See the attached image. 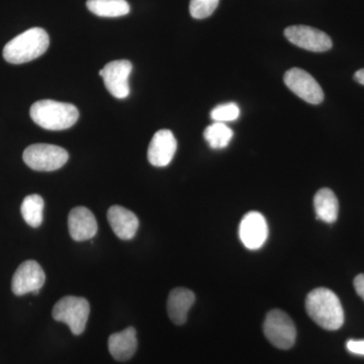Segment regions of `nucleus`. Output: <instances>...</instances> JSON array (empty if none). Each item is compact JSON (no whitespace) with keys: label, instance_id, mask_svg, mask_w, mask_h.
<instances>
[{"label":"nucleus","instance_id":"22","mask_svg":"<svg viewBox=\"0 0 364 364\" xmlns=\"http://www.w3.org/2000/svg\"><path fill=\"white\" fill-rule=\"evenodd\" d=\"M240 116V109L236 104H224L218 105L212 112H210V117L215 122L219 123L226 124L228 122L236 121Z\"/></svg>","mask_w":364,"mask_h":364},{"label":"nucleus","instance_id":"10","mask_svg":"<svg viewBox=\"0 0 364 364\" xmlns=\"http://www.w3.org/2000/svg\"><path fill=\"white\" fill-rule=\"evenodd\" d=\"M102 79L107 90L112 97L124 100L130 95V78L131 72L133 70V65L128 60H117L109 62L105 68Z\"/></svg>","mask_w":364,"mask_h":364},{"label":"nucleus","instance_id":"1","mask_svg":"<svg viewBox=\"0 0 364 364\" xmlns=\"http://www.w3.org/2000/svg\"><path fill=\"white\" fill-rule=\"evenodd\" d=\"M306 310L316 324L328 331L338 330L344 324V311L334 291L318 287L308 294Z\"/></svg>","mask_w":364,"mask_h":364},{"label":"nucleus","instance_id":"23","mask_svg":"<svg viewBox=\"0 0 364 364\" xmlns=\"http://www.w3.org/2000/svg\"><path fill=\"white\" fill-rule=\"evenodd\" d=\"M346 346L351 353L364 355V340H349Z\"/></svg>","mask_w":364,"mask_h":364},{"label":"nucleus","instance_id":"16","mask_svg":"<svg viewBox=\"0 0 364 364\" xmlns=\"http://www.w3.org/2000/svg\"><path fill=\"white\" fill-rule=\"evenodd\" d=\"M136 346V332L133 327L114 333L109 338V353L117 361H127L133 358Z\"/></svg>","mask_w":364,"mask_h":364},{"label":"nucleus","instance_id":"9","mask_svg":"<svg viewBox=\"0 0 364 364\" xmlns=\"http://www.w3.org/2000/svg\"><path fill=\"white\" fill-rule=\"evenodd\" d=\"M45 280V272L39 263L35 260H26L14 272L11 289L16 296L28 293L38 294L44 286Z\"/></svg>","mask_w":364,"mask_h":364},{"label":"nucleus","instance_id":"11","mask_svg":"<svg viewBox=\"0 0 364 364\" xmlns=\"http://www.w3.org/2000/svg\"><path fill=\"white\" fill-rule=\"evenodd\" d=\"M239 237L249 250H258L262 247L268 238V225L263 215L250 212L244 215L239 226Z\"/></svg>","mask_w":364,"mask_h":364},{"label":"nucleus","instance_id":"25","mask_svg":"<svg viewBox=\"0 0 364 364\" xmlns=\"http://www.w3.org/2000/svg\"><path fill=\"white\" fill-rule=\"evenodd\" d=\"M354 79H355V81H358V83H360V85H364V68L355 72Z\"/></svg>","mask_w":364,"mask_h":364},{"label":"nucleus","instance_id":"8","mask_svg":"<svg viewBox=\"0 0 364 364\" xmlns=\"http://www.w3.org/2000/svg\"><path fill=\"white\" fill-rule=\"evenodd\" d=\"M284 36L294 45L311 52H326L333 45L327 33L308 26H289L284 31Z\"/></svg>","mask_w":364,"mask_h":364},{"label":"nucleus","instance_id":"7","mask_svg":"<svg viewBox=\"0 0 364 364\" xmlns=\"http://www.w3.org/2000/svg\"><path fill=\"white\" fill-rule=\"evenodd\" d=\"M284 83L294 95L311 105H318L324 100L322 87L310 73L303 69H289L284 74Z\"/></svg>","mask_w":364,"mask_h":364},{"label":"nucleus","instance_id":"19","mask_svg":"<svg viewBox=\"0 0 364 364\" xmlns=\"http://www.w3.org/2000/svg\"><path fill=\"white\" fill-rule=\"evenodd\" d=\"M44 207L45 203L42 196L39 195L26 196L21 203V212L28 226L38 228L42 225Z\"/></svg>","mask_w":364,"mask_h":364},{"label":"nucleus","instance_id":"24","mask_svg":"<svg viewBox=\"0 0 364 364\" xmlns=\"http://www.w3.org/2000/svg\"><path fill=\"white\" fill-rule=\"evenodd\" d=\"M353 284L356 293H358V296L364 301V273H361V274L355 277Z\"/></svg>","mask_w":364,"mask_h":364},{"label":"nucleus","instance_id":"20","mask_svg":"<svg viewBox=\"0 0 364 364\" xmlns=\"http://www.w3.org/2000/svg\"><path fill=\"white\" fill-rule=\"evenodd\" d=\"M233 131L226 124L215 122L214 124L207 127L203 133L205 141L213 149H223L226 148L233 138Z\"/></svg>","mask_w":364,"mask_h":364},{"label":"nucleus","instance_id":"15","mask_svg":"<svg viewBox=\"0 0 364 364\" xmlns=\"http://www.w3.org/2000/svg\"><path fill=\"white\" fill-rule=\"evenodd\" d=\"M195 301V294L191 289L184 287L172 289L167 299V312L170 320L176 325H183Z\"/></svg>","mask_w":364,"mask_h":364},{"label":"nucleus","instance_id":"6","mask_svg":"<svg viewBox=\"0 0 364 364\" xmlns=\"http://www.w3.org/2000/svg\"><path fill=\"white\" fill-rule=\"evenodd\" d=\"M263 332L268 341L277 348L287 350L296 343V328L287 313L272 310L263 323Z\"/></svg>","mask_w":364,"mask_h":364},{"label":"nucleus","instance_id":"14","mask_svg":"<svg viewBox=\"0 0 364 364\" xmlns=\"http://www.w3.org/2000/svg\"><path fill=\"white\" fill-rule=\"evenodd\" d=\"M107 220L112 231L122 240H131L138 231V217L130 210H127L121 205H112L109 208Z\"/></svg>","mask_w":364,"mask_h":364},{"label":"nucleus","instance_id":"21","mask_svg":"<svg viewBox=\"0 0 364 364\" xmlns=\"http://www.w3.org/2000/svg\"><path fill=\"white\" fill-rule=\"evenodd\" d=\"M220 0H191L189 11L196 20H203L212 16L219 4Z\"/></svg>","mask_w":364,"mask_h":364},{"label":"nucleus","instance_id":"2","mask_svg":"<svg viewBox=\"0 0 364 364\" xmlns=\"http://www.w3.org/2000/svg\"><path fill=\"white\" fill-rule=\"evenodd\" d=\"M49 35L41 28H32L9 41L4 58L11 64H23L42 56L49 48Z\"/></svg>","mask_w":364,"mask_h":364},{"label":"nucleus","instance_id":"13","mask_svg":"<svg viewBox=\"0 0 364 364\" xmlns=\"http://www.w3.org/2000/svg\"><path fill=\"white\" fill-rule=\"evenodd\" d=\"M68 229L74 241L90 240L97 233V219L87 208H74L69 214Z\"/></svg>","mask_w":364,"mask_h":364},{"label":"nucleus","instance_id":"5","mask_svg":"<svg viewBox=\"0 0 364 364\" xmlns=\"http://www.w3.org/2000/svg\"><path fill=\"white\" fill-rule=\"evenodd\" d=\"M23 159L30 168L36 171H55L68 161V152L59 146L51 144H33L28 146Z\"/></svg>","mask_w":364,"mask_h":364},{"label":"nucleus","instance_id":"12","mask_svg":"<svg viewBox=\"0 0 364 364\" xmlns=\"http://www.w3.org/2000/svg\"><path fill=\"white\" fill-rule=\"evenodd\" d=\"M177 149V141L169 130L158 131L148 148V160L153 166L165 167L173 159Z\"/></svg>","mask_w":364,"mask_h":364},{"label":"nucleus","instance_id":"18","mask_svg":"<svg viewBox=\"0 0 364 364\" xmlns=\"http://www.w3.org/2000/svg\"><path fill=\"white\" fill-rule=\"evenodd\" d=\"M86 6L91 13L102 18H119L131 11L127 0H87Z\"/></svg>","mask_w":364,"mask_h":364},{"label":"nucleus","instance_id":"3","mask_svg":"<svg viewBox=\"0 0 364 364\" xmlns=\"http://www.w3.org/2000/svg\"><path fill=\"white\" fill-rule=\"evenodd\" d=\"M30 114L38 126L49 131L67 130L76 124L79 117L75 105L52 100L35 102L31 107Z\"/></svg>","mask_w":364,"mask_h":364},{"label":"nucleus","instance_id":"17","mask_svg":"<svg viewBox=\"0 0 364 364\" xmlns=\"http://www.w3.org/2000/svg\"><path fill=\"white\" fill-rule=\"evenodd\" d=\"M316 215L321 221L333 224L337 221L339 214L338 198L331 189L322 188L314 198Z\"/></svg>","mask_w":364,"mask_h":364},{"label":"nucleus","instance_id":"4","mask_svg":"<svg viewBox=\"0 0 364 364\" xmlns=\"http://www.w3.org/2000/svg\"><path fill=\"white\" fill-rule=\"evenodd\" d=\"M90 313L87 299L68 296L57 301L53 308L52 316L54 320L68 326L74 335H81L85 332Z\"/></svg>","mask_w":364,"mask_h":364}]
</instances>
